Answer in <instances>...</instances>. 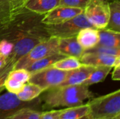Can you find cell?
Listing matches in <instances>:
<instances>
[{
  "label": "cell",
  "instance_id": "cell-18",
  "mask_svg": "<svg viewBox=\"0 0 120 119\" xmlns=\"http://www.w3.org/2000/svg\"><path fill=\"white\" fill-rule=\"evenodd\" d=\"M44 92V90L37 85L27 82L16 95L20 100L28 102L39 97V96Z\"/></svg>",
  "mask_w": 120,
  "mask_h": 119
},
{
  "label": "cell",
  "instance_id": "cell-26",
  "mask_svg": "<svg viewBox=\"0 0 120 119\" xmlns=\"http://www.w3.org/2000/svg\"><path fill=\"white\" fill-rule=\"evenodd\" d=\"M84 52H92V53H99L106 55H110L114 56H120V48H108L105 46H96L94 48L85 50Z\"/></svg>",
  "mask_w": 120,
  "mask_h": 119
},
{
  "label": "cell",
  "instance_id": "cell-24",
  "mask_svg": "<svg viewBox=\"0 0 120 119\" xmlns=\"http://www.w3.org/2000/svg\"><path fill=\"white\" fill-rule=\"evenodd\" d=\"M30 75L31 74L25 69H12L9 72L8 77L25 84L26 83L28 82Z\"/></svg>",
  "mask_w": 120,
  "mask_h": 119
},
{
  "label": "cell",
  "instance_id": "cell-35",
  "mask_svg": "<svg viewBox=\"0 0 120 119\" xmlns=\"http://www.w3.org/2000/svg\"></svg>",
  "mask_w": 120,
  "mask_h": 119
},
{
  "label": "cell",
  "instance_id": "cell-10",
  "mask_svg": "<svg viewBox=\"0 0 120 119\" xmlns=\"http://www.w3.org/2000/svg\"><path fill=\"white\" fill-rule=\"evenodd\" d=\"M58 51L66 57H75L79 60L84 53V50L78 43L76 36L58 38Z\"/></svg>",
  "mask_w": 120,
  "mask_h": 119
},
{
  "label": "cell",
  "instance_id": "cell-21",
  "mask_svg": "<svg viewBox=\"0 0 120 119\" xmlns=\"http://www.w3.org/2000/svg\"><path fill=\"white\" fill-rule=\"evenodd\" d=\"M82 65L79 60L75 57H65L55 62L52 67L63 71H70L79 67Z\"/></svg>",
  "mask_w": 120,
  "mask_h": 119
},
{
  "label": "cell",
  "instance_id": "cell-27",
  "mask_svg": "<svg viewBox=\"0 0 120 119\" xmlns=\"http://www.w3.org/2000/svg\"><path fill=\"white\" fill-rule=\"evenodd\" d=\"M89 0H60L59 6L82 8L84 10Z\"/></svg>",
  "mask_w": 120,
  "mask_h": 119
},
{
  "label": "cell",
  "instance_id": "cell-34",
  "mask_svg": "<svg viewBox=\"0 0 120 119\" xmlns=\"http://www.w3.org/2000/svg\"><path fill=\"white\" fill-rule=\"evenodd\" d=\"M108 1L110 2V1H116V0H108Z\"/></svg>",
  "mask_w": 120,
  "mask_h": 119
},
{
  "label": "cell",
  "instance_id": "cell-13",
  "mask_svg": "<svg viewBox=\"0 0 120 119\" xmlns=\"http://www.w3.org/2000/svg\"><path fill=\"white\" fill-rule=\"evenodd\" d=\"M77 40L85 50L94 48L99 41V29L94 27H86L81 29L76 36Z\"/></svg>",
  "mask_w": 120,
  "mask_h": 119
},
{
  "label": "cell",
  "instance_id": "cell-22",
  "mask_svg": "<svg viewBox=\"0 0 120 119\" xmlns=\"http://www.w3.org/2000/svg\"><path fill=\"white\" fill-rule=\"evenodd\" d=\"M41 112L30 107H25L17 111L6 119H39Z\"/></svg>",
  "mask_w": 120,
  "mask_h": 119
},
{
  "label": "cell",
  "instance_id": "cell-29",
  "mask_svg": "<svg viewBox=\"0 0 120 119\" xmlns=\"http://www.w3.org/2000/svg\"><path fill=\"white\" fill-rule=\"evenodd\" d=\"M63 109L41 112L39 119H59Z\"/></svg>",
  "mask_w": 120,
  "mask_h": 119
},
{
  "label": "cell",
  "instance_id": "cell-16",
  "mask_svg": "<svg viewBox=\"0 0 120 119\" xmlns=\"http://www.w3.org/2000/svg\"><path fill=\"white\" fill-rule=\"evenodd\" d=\"M66 56L58 53L44 58H42L27 66L25 69L27 70L30 74L44 69L45 68L51 67L55 62L63 59Z\"/></svg>",
  "mask_w": 120,
  "mask_h": 119
},
{
  "label": "cell",
  "instance_id": "cell-6",
  "mask_svg": "<svg viewBox=\"0 0 120 119\" xmlns=\"http://www.w3.org/2000/svg\"><path fill=\"white\" fill-rule=\"evenodd\" d=\"M69 71H63L49 67L32 73L28 82L37 85L46 90L60 86L66 79Z\"/></svg>",
  "mask_w": 120,
  "mask_h": 119
},
{
  "label": "cell",
  "instance_id": "cell-11",
  "mask_svg": "<svg viewBox=\"0 0 120 119\" xmlns=\"http://www.w3.org/2000/svg\"><path fill=\"white\" fill-rule=\"evenodd\" d=\"M117 57L110 55H106L99 53L84 52L79 59L82 64L91 66H115Z\"/></svg>",
  "mask_w": 120,
  "mask_h": 119
},
{
  "label": "cell",
  "instance_id": "cell-30",
  "mask_svg": "<svg viewBox=\"0 0 120 119\" xmlns=\"http://www.w3.org/2000/svg\"><path fill=\"white\" fill-rule=\"evenodd\" d=\"M114 71L112 74V79L114 81H120V65H117L113 67Z\"/></svg>",
  "mask_w": 120,
  "mask_h": 119
},
{
  "label": "cell",
  "instance_id": "cell-8",
  "mask_svg": "<svg viewBox=\"0 0 120 119\" xmlns=\"http://www.w3.org/2000/svg\"><path fill=\"white\" fill-rule=\"evenodd\" d=\"M41 102L39 97L28 102L20 100L16 94L7 92L0 95V119H6L20 109L30 107L37 109Z\"/></svg>",
  "mask_w": 120,
  "mask_h": 119
},
{
  "label": "cell",
  "instance_id": "cell-15",
  "mask_svg": "<svg viewBox=\"0 0 120 119\" xmlns=\"http://www.w3.org/2000/svg\"><path fill=\"white\" fill-rule=\"evenodd\" d=\"M97 46L120 48V32L106 28L99 29V41Z\"/></svg>",
  "mask_w": 120,
  "mask_h": 119
},
{
  "label": "cell",
  "instance_id": "cell-7",
  "mask_svg": "<svg viewBox=\"0 0 120 119\" xmlns=\"http://www.w3.org/2000/svg\"><path fill=\"white\" fill-rule=\"evenodd\" d=\"M83 13L94 27L97 29H104L109 20V1L108 0H89Z\"/></svg>",
  "mask_w": 120,
  "mask_h": 119
},
{
  "label": "cell",
  "instance_id": "cell-32",
  "mask_svg": "<svg viewBox=\"0 0 120 119\" xmlns=\"http://www.w3.org/2000/svg\"><path fill=\"white\" fill-rule=\"evenodd\" d=\"M89 119V118L88 115H86V116H84V117H82V118H81V119Z\"/></svg>",
  "mask_w": 120,
  "mask_h": 119
},
{
  "label": "cell",
  "instance_id": "cell-25",
  "mask_svg": "<svg viewBox=\"0 0 120 119\" xmlns=\"http://www.w3.org/2000/svg\"><path fill=\"white\" fill-rule=\"evenodd\" d=\"M24 85L25 84L21 82L7 77L4 83V87L8 90V92L14 94H18L22 89Z\"/></svg>",
  "mask_w": 120,
  "mask_h": 119
},
{
  "label": "cell",
  "instance_id": "cell-14",
  "mask_svg": "<svg viewBox=\"0 0 120 119\" xmlns=\"http://www.w3.org/2000/svg\"><path fill=\"white\" fill-rule=\"evenodd\" d=\"M22 5L28 10L40 15H45L56 6L60 0H21Z\"/></svg>",
  "mask_w": 120,
  "mask_h": 119
},
{
  "label": "cell",
  "instance_id": "cell-17",
  "mask_svg": "<svg viewBox=\"0 0 120 119\" xmlns=\"http://www.w3.org/2000/svg\"><path fill=\"white\" fill-rule=\"evenodd\" d=\"M110 15L106 29L120 32V0L109 2Z\"/></svg>",
  "mask_w": 120,
  "mask_h": 119
},
{
  "label": "cell",
  "instance_id": "cell-31",
  "mask_svg": "<svg viewBox=\"0 0 120 119\" xmlns=\"http://www.w3.org/2000/svg\"><path fill=\"white\" fill-rule=\"evenodd\" d=\"M7 62V58L3 55L2 54H0V69L5 65V64Z\"/></svg>",
  "mask_w": 120,
  "mask_h": 119
},
{
  "label": "cell",
  "instance_id": "cell-33",
  "mask_svg": "<svg viewBox=\"0 0 120 119\" xmlns=\"http://www.w3.org/2000/svg\"><path fill=\"white\" fill-rule=\"evenodd\" d=\"M120 119V116H117L115 118H113V119Z\"/></svg>",
  "mask_w": 120,
  "mask_h": 119
},
{
  "label": "cell",
  "instance_id": "cell-20",
  "mask_svg": "<svg viewBox=\"0 0 120 119\" xmlns=\"http://www.w3.org/2000/svg\"><path fill=\"white\" fill-rule=\"evenodd\" d=\"M113 67L109 66H97L89 75L88 79L82 83L89 86L91 85L103 81Z\"/></svg>",
  "mask_w": 120,
  "mask_h": 119
},
{
  "label": "cell",
  "instance_id": "cell-12",
  "mask_svg": "<svg viewBox=\"0 0 120 119\" xmlns=\"http://www.w3.org/2000/svg\"><path fill=\"white\" fill-rule=\"evenodd\" d=\"M95 67L94 66L82 64L79 67L69 71L65 81L58 86L82 84L94 70Z\"/></svg>",
  "mask_w": 120,
  "mask_h": 119
},
{
  "label": "cell",
  "instance_id": "cell-5",
  "mask_svg": "<svg viewBox=\"0 0 120 119\" xmlns=\"http://www.w3.org/2000/svg\"><path fill=\"white\" fill-rule=\"evenodd\" d=\"M45 27L50 36L57 38H66L77 36L81 29L86 27H94L86 18L84 13L62 23L50 25H45Z\"/></svg>",
  "mask_w": 120,
  "mask_h": 119
},
{
  "label": "cell",
  "instance_id": "cell-23",
  "mask_svg": "<svg viewBox=\"0 0 120 119\" xmlns=\"http://www.w3.org/2000/svg\"><path fill=\"white\" fill-rule=\"evenodd\" d=\"M15 62L13 61L11 57H7V62L5 64L4 66H3L0 69V93L5 89L4 83L6 81V79L8 77V75L9 72L13 69Z\"/></svg>",
  "mask_w": 120,
  "mask_h": 119
},
{
  "label": "cell",
  "instance_id": "cell-2",
  "mask_svg": "<svg viewBox=\"0 0 120 119\" xmlns=\"http://www.w3.org/2000/svg\"><path fill=\"white\" fill-rule=\"evenodd\" d=\"M43 97L44 109L56 107H72L84 104L86 100L94 97L89 86L79 84L73 86H56L50 88Z\"/></svg>",
  "mask_w": 120,
  "mask_h": 119
},
{
  "label": "cell",
  "instance_id": "cell-28",
  "mask_svg": "<svg viewBox=\"0 0 120 119\" xmlns=\"http://www.w3.org/2000/svg\"><path fill=\"white\" fill-rule=\"evenodd\" d=\"M13 50V45L12 43L5 40L0 41V54L5 57H8L11 55Z\"/></svg>",
  "mask_w": 120,
  "mask_h": 119
},
{
  "label": "cell",
  "instance_id": "cell-9",
  "mask_svg": "<svg viewBox=\"0 0 120 119\" xmlns=\"http://www.w3.org/2000/svg\"><path fill=\"white\" fill-rule=\"evenodd\" d=\"M83 9L58 6L47 13H46L41 22L44 25H57L65 22L75 16L83 13Z\"/></svg>",
  "mask_w": 120,
  "mask_h": 119
},
{
  "label": "cell",
  "instance_id": "cell-1",
  "mask_svg": "<svg viewBox=\"0 0 120 119\" xmlns=\"http://www.w3.org/2000/svg\"><path fill=\"white\" fill-rule=\"evenodd\" d=\"M44 15L27 9L21 0H0V41L40 43L50 37L41 20Z\"/></svg>",
  "mask_w": 120,
  "mask_h": 119
},
{
  "label": "cell",
  "instance_id": "cell-19",
  "mask_svg": "<svg viewBox=\"0 0 120 119\" xmlns=\"http://www.w3.org/2000/svg\"><path fill=\"white\" fill-rule=\"evenodd\" d=\"M89 112V105L86 103L79 106L63 109L59 119H79L88 115Z\"/></svg>",
  "mask_w": 120,
  "mask_h": 119
},
{
  "label": "cell",
  "instance_id": "cell-4",
  "mask_svg": "<svg viewBox=\"0 0 120 119\" xmlns=\"http://www.w3.org/2000/svg\"><path fill=\"white\" fill-rule=\"evenodd\" d=\"M58 38L55 36H50L39 43L15 63L13 69H25L30 64L42 58L58 53Z\"/></svg>",
  "mask_w": 120,
  "mask_h": 119
},
{
  "label": "cell",
  "instance_id": "cell-3",
  "mask_svg": "<svg viewBox=\"0 0 120 119\" xmlns=\"http://www.w3.org/2000/svg\"><path fill=\"white\" fill-rule=\"evenodd\" d=\"M89 105V119H113L120 116V90L91 98Z\"/></svg>",
  "mask_w": 120,
  "mask_h": 119
}]
</instances>
